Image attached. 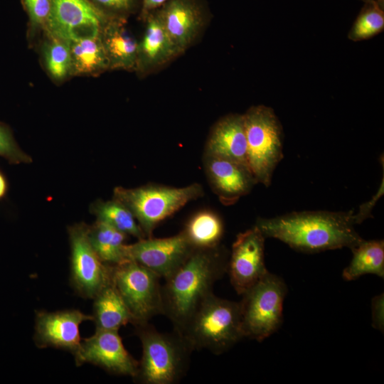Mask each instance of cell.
Masks as SVG:
<instances>
[{"label": "cell", "instance_id": "1", "mask_svg": "<svg viewBox=\"0 0 384 384\" xmlns=\"http://www.w3.org/2000/svg\"><path fill=\"white\" fill-rule=\"evenodd\" d=\"M354 210L292 212L271 218H259L255 226L265 238L277 239L304 252L348 247L363 239L355 229Z\"/></svg>", "mask_w": 384, "mask_h": 384}, {"label": "cell", "instance_id": "2", "mask_svg": "<svg viewBox=\"0 0 384 384\" xmlns=\"http://www.w3.org/2000/svg\"><path fill=\"white\" fill-rule=\"evenodd\" d=\"M229 252L219 245L194 249L161 286L163 314L181 332L200 304L213 292L215 283L227 272Z\"/></svg>", "mask_w": 384, "mask_h": 384}, {"label": "cell", "instance_id": "3", "mask_svg": "<svg viewBox=\"0 0 384 384\" xmlns=\"http://www.w3.org/2000/svg\"><path fill=\"white\" fill-rule=\"evenodd\" d=\"M142 355L134 380L142 384H174L188 370L193 349L178 331L161 333L149 322L135 326Z\"/></svg>", "mask_w": 384, "mask_h": 384}, {"label": "cell", "instance_id": "4", "mask_svg": "<svg viewBox=\"0 0 384 384\" xmlns=\"http://www.w3.org/2000/svg\"><path fill=\"white\" fill-rule=\"evenodd\" d=\"M181 333L194 350L222 354L244 338L240 302L210 294L190 317Z\"/></svg>", "mask_w": 384, "mask_h": 384}, {"label": "cell", "instance_id": "5", "mask_svg": "<svg viewBox=\"0 0 384 384\" xmlns=\"http://www.w3.org/2000/svg\"><path fill=\"white\" fill-rule=\"evenodd\" d=\"M203 194L198 183L182 188L149 184L134 188L118 186L113 198L132 212L146 238H149L158 223Z\"/></svg>", "mask_w": 384, "mask_h": 384}, {"label": "cell", "instance_id": "6", "mask_svg": "<svg viewBox=\"0 0 384 384\" xmlns=\"http://www.w3.org/2000/svg\"><path fill=\"white\" fill-rule=\"evenodd\" d=\"M242 116L249 169L257 183L268 187L283 158L282 125L274 110L264 105L252 107Z\"/></svg>", "mask_w": 384, "mask_h": 384}, {"label": "cell", "instance_id": "7", "mask_svg": "<svg viewBox=\"0 0 384 384\" xmlns=\"http://www.w3.org/2000/svg\"><path fill=\"white\" fill-rule=\"evenodd\" d=\"M287 293L283 279L268 271L242 294L240 305L244 337L260 342L280 327Z\"/></svg>", "mask_w": 384, "mask_h": 384}, {"label": "cell", "instance_id": "8", "mask_svg": "<svg viewBox=\"0 0 384 384\" xmlns=\"http://www.w3.org/2000/svg\"><path fill=\"white\" fill-rule=\"evenodd\" d=\"M111 266V280L127 304L134 326L163 314L161 286L158 274L146 267L127 260Z\"/></svg>", "mask_w": 384, "mask_h": 384}, {"label": "cell", "instance_id": "9", "mask_svg": "<svg viewBox=\"0 0 384 384\" xmlns=\"http://www.w3.org/2000/svg\"><path fill=\"white\" fill-rule=\"evenodd\" d=\"M71 249V282L83 297L94 298L111 280V266L104 263L90 240L83 223L68 228Z\"/></svg>", "mask_w": 384, "mask_h": 384}, {"label": "cell", "instance_id": "10", "mask_svg": "<svg viewBox=\"0 0 384 384\" xmlns=\"http://www.w3.org/2000/svg\"><path fill=\"white\" fill-rule=\"evenodd\" d=\"M50 1L46 26L50 36L70 43L101 34L105 15L87 0Z\"/></svg>", "mask_w": 384, "mask_h": 384}, {"label": "cell", "instance_id": "11", "mask_svg": "<svg viewBox=\"0 0 384 384\" xmlns=\"http://www.w3.org/2000/svg\"><path fill=\"white\" fill-rule=\"evenodd\" d=\"M194 249L183 231L168 238H144L124 247L127 260L146 267L164 279L174 272Z\"/></svg>", "mask_w": 384, "mask_h": 384}, {"label": "cell", "instance_id": "12", "mask_svg": "<svg viewBox=\"0 0 384 384\" xmlns=\"http://www.w3.org/2000/svg\"><path fill=\"white\" fill-rule=\"evenodd\" d=\"M265 240L255 225L240 233L233 243L227 272L232 286L240 295L268 272L265 263Z\"/></svg>", "mask_w": 384, "mask_h": 384}, {"label": "cell", "instance_id": "13", "mask_svg": "<svg viewBox=\"0 0 384 384\" xmlns=\"http://www.w3.org/2000/svg\"><path fill=\"white\" fill-rule=\"evenodd\" d=\"M74 356L78 366L89 363L110 373L133 378L137 373L139 361L127 351L116 330H96L81 341Z\"/></svg>", "mask_w": 384, "mask_h": 384}, {"label": "cell", "instance_id": "14", "mask_svg": "<svg viewBox=\"0 0 384 384\" xmlns=\"http://www.w3.org/2000/svg\"><path fill=\"white\" fill-rule=\"evenodd\" d=\"M87 320H92V316L77 309L38 311L36 316L35 343L39 348H62L74 355L82 341L80 325Z\"/></svg>", "mask_w": 384, "mask_h": 384}, {"label": "cell", "instance_id": "15", "mask_svg": "<svg viewBox=\"0 0 384 384\" xmlns=\"http://www.w3.org/2000/svg\"><path fill=\"white\" fill-rule=\"evenodd\" d=\"M204 166L211 188L225 205L235 203L257 183L248 166L229 159L205 154Z\"/></svg>", "mask_w": 384, "mask_h": 384}, {"label": "cell", "instance_id": "16", "mask_svg": "<svg viewBox=\"0 0 384 384\" xmlns=\"http://www.w3.org/2000/svg\"><path fill=\"white\" fill-rule=\"evenodd\" d=\"M169 37L182 52L195 38L201 23V14L192 0H169L157 12Z\"/></svg>", "mask_w": 384, "mask_h": 384}, {"label": "cell", "instance_id": "17", "mask_svg": "<svg viewBox=\"0 0 384 384\" xmlns=\"http://www.w3.org/2000/svg\"><path fill=\"white\" fill-rule=\"evenodd\" d=\"M205 154L248 166L243 116L230 114L221 119L211 131Z\"/></svg>", "mask_w": 384, "mask_h": 384}, {"label": "cell", "instance_id": "18", "mask_svg": "<svg viewBox=\"0 0 384 384\" xmlns=\"http://www.w3.org/2000/svg\"><path fill=\"white\" fill-rule=\"evenodd\" d=\"M180 51L165 30L158 14H151L144 36L139 43L137 66L142 70L153 68L175 57Z\"/></svg>", "mask_w": 384, "mask_h": 384}, {"label": "cell", "instance_id": "19", "mask_svg": "<svg viewBox=\"0 0 384 384\" xmlns=\"http://www.w3.org/2000/svg\"><path fill=\"white\" fill-rule=\"evenodd\" d=\"M96 330H116L133 324V317L112 280L93 298Z\"/></svg>", "mask_w": 384, "mask_h": 384}, {"label": "cell", "instance_id": "20", "mask_svg": "<svg viewBox=\"0 0 384 384\" xmlns=\"http://www.w3.org/2000/svg\"><path fill=\"white\" fill-rule=\"evenodd\" d=\"M101 38L110 66L131 69L137 65L139 43L122 23L111 21L105 24Z\"/></svg>", "mask_w": 384, "mask_h": 384}, {"label": "cell", "instance_id": "21", "mask_svg": "<svg viewBox=\"0 0 384 384\" xmlns=\"http://www.w3.org/2000/svg\"><path fill=\"white\" fill-rule=\"evenodd\" d=\"M351 251L352 259L342 273L345 280H355L366 274L384 278L383 240H363Z\"/></svg>", "mask_w": 384, "mask_h": 384}, {"label": "cell", "instance_id": "22", "mask_svg": "<svg viewBox=\"0 0 384 384\" xmlns=\"http://www.w3.org/2000/svg\"><path fill=\"white\" fill-rule=\"evenodd\" d=\"M127 236L99 220L89 226L92 246L100 260L109 265H116L127 260L124 250Z\"/></svg>", "mask_w": 384, "mask_h": 384}, {"label": "cell", "instance_id": "23", "mask_svg": "<svg viewBox=\"0 0 384 384\" xmlns=\"http://www.w3.org/2000/svg\"><path fill=\"white\" fill-rule=\"evenodd\" d=\"M182 231L195 249H210L220 245L224 227L216 213L201 210L189 219Z\"/></svg>", "mask_w": 384, "mask_h": 384}, {"label": "cell", "instance_id": "24", "mask_svg": "<svg viewBox=\"0 0 384 384\" xmlns=\"http://www.w3.org/2000/svg\"><path fill=\"white\" fill-rule=\"evenodd\" d=\"M69 45L71 70L75 73H92L109 66L101 34L71 42Z\"/></svg>", "mask_w": 384, "mask_h": 384}, {"label": "cell", "instance_id": "25", "mask_svg": "<svg viewBox=\"0 0 384 384\" xmlns=\"http://www.w3.org/2000/svg\"><path fill=\"white\" fill-rule=\"evenodd\" d=\"M91 210L97 216V220L110 225L120 232L138 240L146 238L132 212L117 200L98 201L93 204Z\"/></svg>", "mask_w": 384, "mask_h": 384}, {"label": "cell", "instance_id": "26", "mask_svg": "<svg viewBox=\"0 0 384 384\" xmlns=\"http://www.w3.org/2000/svg\"><path fill=\"white\" fill-rule=\"evenodd\" d=\"M364 4L348 34L353 41L369 39L384 28V0H373Z\"/></svg>", "mask_w": 384, "mask_h": 384}, {"label": "cell", "instance_id": "27", "mask_svg": "<svg viewBox=\"0 0 384 384\" xmlns=\"http://www.w3.org/2000/svg\"><path fill=\"white\" fill-rule=\"evenodd\" d=\"M50 37L44 48L46 65L53 78L61 80L71 71L70 45L55 36Z\"/></svg>", "mask_w": 384, "mask_h": 384}, {"label": "cell", "instance_id": "28", "mask_svg": "<svg viewBox=\"0 0 384 384\" xmlns=\"http://www.w3.org/2000/svg\"><path fill=\"white\" fill-rule=\"evenodd\" d=\"M0 156L10 164L30 163L31 157L24 153L16 143L11 130L0 123Z\"/></svg>", "mask_w": 384, "mask_h": 384}, {"label": "cell", "instance_id": "29", "mask_svg": "<svg viewBox=\"0 0 384 384\" xmlns=\"http://www.w3.org/2000/svg\"><path fill=\"white\" fill-rule=\"evenodd\" d=\"M33 25H45L50 11V0H23Z\"/></svg>", "mask_w": 384, "mask_h": 384}, {"label": "cell", "instance_id": "30", "mask_svg": "<svg viewBox=\"0 0 384 384\" xmlns=\"http://www.w3.org/2000/svg\"><path fill=\"white\" fill-rule=\"evenodd\" d=\"M384 179L383 176L382 178V182L380 185V187L376 192V193L372 197V198L363 203L359 206V210L358 213H354V221L356 225L362 223L366 218H368L371 216V212L374 206H375L378 201L383 195L384 193Z\"/></svg>", "mask_w": 384, "mask_h": 384}, {"label": "cell", "instance_id": "31", "mask_svg": "<svg viewBox=\"0 0 384 384\" xmlns=\"http://www.w3.org/2000/svg\"><path fill=\"white\" fill-rule=\"evenodd\" d=\"M371 307L372 326L374 329L383 332L384 329V297L383 293L373 298Z\"/></svg>", "mask_w": 384, "mask_h": 384}, {"label": "cell", "instance_id": "32", "mask_svg": "<svg viewBox=\"0 0 384 384\" xmlns=\"http://www.w3.org/2000/svg\"><path fill=\"white\" fill-rule=\"evenodd\" d=\"M101 5L117 10L128 9L133 0H95Z\"/></svg>", "mask_w": 384, "mask_h": 384}, {"label": "cell", "instance_id": "33", "mask_svg": "<svg viewBox=\"0 0 384 384\" xmlns=\"http://www.w3.org/2000/svg\"><path fill=\"white\" fill-rule=\"evenodd\" d=\"M142 9L144 13L147 14L157 7L163 6L169 0H142Z\"/></svg>", "mask_w": 384, "mask_h": 384}, {"label": "cell", "instance_id": "34", "mask_svg": "<svg viewBox=\"0 0 384 384\" xmlns=\"http://www.w3.org/2000/svg\"><path fill=\"white\" fill-rule=\"evenodd\" d=\"M8 191V182L5 176L0 171V200L6 194Z\"/></svg>", "mask_w": 384, "mask_h": 384}, {"label": "cell", "instance_id": "35", "mask_svg": "<svg viewBox=\"0 0 384 384\" xmlns=\"http://www.w3.org/2000/svg\"><path fill=\"white\" fill-rule=\"evenodd\" d=\"M361 1H363L364 3H367V2L372 1L373 0H361Z\"/></svg>", "mask_w": 384, "mask_h": 384}]
</instances>
